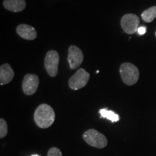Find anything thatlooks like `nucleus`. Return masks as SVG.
<instances>
[{
  "label": "nucleus",
  "instance_id": "1a4fd4ad",
  "mask_svg": "<svg viewBox=\"0 0 156 156\" xmlns=\"http://www.w3.org/2000/svg\"><path fill=\"white\" fill-rule=\"evenodd\" d=\"M17 34L26 40H34L37 37V32L34 27L26 24H21L16 28Z\"/></svg>",
  "mask_w": 156,
  "mask_h": 156
},
{
  "label": "nucleus",
  "instance_id": "2eb2a0df",
  "mask_svg": "<svg viewBox=\"0 0 156 156\" xmlns=\"http://www.w3.org/2000/svg\"><path fill=\"white\" fill-rule=\"evenodd\" d=\"M47 156H62V153L58 147H54L48 150Z\"/></svg>",
  "mask_w": 156,
  "mask_h": 156
},
{
  "label": "nucleus",
  "instance_id": "f3484780",
  "mask_svg": "<svg viewBox=\"0 0 156 156\" xmlns=\"http://www.w3.org/2000/svg\"><path fill=\"white\" fill-rule=\"evenodd\" d=\"M31 156H40V155H31Z\"/></svg>",
  "mask_w": 156,
  "mask_h": 156
},
{
  "label": "nucleus",
  "instance_id": "7ed1b4c3",
  "mask_svg": "<svg viewBox=\"0 0 156 156\" xmlns=\"http://www.w3.org/2000/svg\"><path fill=\"white\" fill-rule=\"evenodd\" d=\"M83 138L89 145L98 149L104 148L108 144L106 136L94 129H90L84 132Z\"/></svg>",
  "mask_w": 156,
  "mask_h": 156
},
{
  "label": "nucleus",
  "instance_id": "6e6552de",
  "mask_svg": "<svg viewBox=\"0 0 156 156\" xmlns=\"http://www.w3.org/2000/svg\"><path fill=\"white\" fill-rule=\"evenodd\" d=\"M39 78L34 74H27L23 80L22 87L23 93L27 95H34L38 90Z\"/></svg>",
  "mask_w": 156,
  "mask_h": 156
},
{
  "label": "nucleus",
  "instance_id": "4468645a",
  "mask_svg": "<svg viewBox=\"0 0 156 156\" xmlns=\"http://www.w3.org/2000/svg\"><path fill=\"white\" fill-rule=\"evenodd\" d=\"M8 132V126L6 121L3 119H0V138H4L7 136Z\"/></svg>",
  "mask_w": 156,
  "mask_h": 156
},
{
  "label": "nucleus",
  "instance_id": "f8f14e48",
  "mask_svg": "<svg viewBox=\"0 0 156 156\" xmlns=\"http://www.w3.org/2000/svg\"><path fill=\"white\" fill-rule=\"evenodd\" d=\"M142 20L146 23H151L156 17V6L145 9L141 15Z\"/></svg>",
  "mask_w": 156,
  "mask_h": 156
},
{
  "label": "nucleus",
  "instance_id": "f03ea898",
  "mask_svg": "<svg viewBox=\"0 0 156 156\" xmlns=\"http://www.w3.org/2000/svg\"><path fill=\"white\" fill-rule=\"evenodd\" d=\"M119 73L123 83L126 85H135L140 77V73L138 68L129 62L123 63L120 66Z\"/></svg>",
  "mask_w": 156,
  "mask_h": 156
},
{
  "label": "nucleus",
  "instance_id": "a211bd4d",
  "mask_svg": "<svg viewBox=\"0 0 156 156\" xmlns=\"http://www.w3.org/2000/svg\"><path fill=\"white\" fill-rule=\"evenodd\" d=\"M155 36H156V30H155Z\"/></svg>",
  "mask_w": 156,
  "mask_h": 156
},
{
  "label": "nucleus",
  "instance_id": "f257e3e1",
  "mask_svg": "<svg viewBox=\"0 0 156 156\" xmlns=\"http://www.w3.org/2000/svg\"><path fill=\"white\" fill-rule=\"evenodd\" d=\"M56 115L54 109L49 105L43 103L36 109L34 121L38 127L46 129L50 127L55 121Z\"/></svg>",
  "mask_w": 156,
  "mask_h": 156
},
{
  "label": "nucleus",
  "instance_id": "0eeeda50",
  "mask_svg": "<svg viewBox=\"0 0 156 156\" xmlns=\"http://www.w3.org/2000/svg\"><path fill=\"white\" fill-rule=\"evenodd\" d=\"M83 53L80 48L74 45L69 46L68 49L67 59L69 67L72 69H77L83 63Z\"/></svg>",
  "mask_w": 156,
  "mask_h": 156
},
{
  "label": "nucleus",
  "instance_id": "dca6fc26",
  "mask_svg": "<svg viewBox=\"0 0 156 156\" xmlns=\"http://www.w3.org/2000/svg\"><path fill=\"white\" fill-rule=\"evenodd\" d=\"M146 31H147V28H146L145 26H140L137 29V33L138 34L142 36V35L145 34Z\"/></svg>",
  "mask_w": 156,
  "mask_h": 156
},
{
  "label": "nucleus",
  "instance_id": "ddd939ff",
  "mask_svg": "<svg viewBox=\"0 0 156 156\" xmlns=\"http://www.w3.org/2000/svg\"><path fill=\"white\" fill-rule=\"evenodd\" d=\"M99 113H100L101 117L107 119L112 122H116L119 121V116L113 111L108 110L107 108H102L99 111Z\"/></svg>",
  "mask_w": 156,
  "mask_h": 156
},
{
  "label": "nucleus",
  "instance_id": "20e7f679",
  "mask_svg": "<svg viewBox=\"0 0 156 156\" xmlns=\"http://www.w3.org/2000/svg\"><path fill=\"white\" fill-rule=\"evenodd\" d=\"M90 79V74L83 68H80L69 80L68 84L70 88L73 90L83 88L87 85Z\"/></svg>",
  "mask_w": 156,
  "mask_h": 156
},
{
  "label": "nucleus",
  "instance_id": "39448f33",
  "mask_svg": "<svg viewBox=\"0 0 156 156\" xmlns=\"http://www.w3.org/2000/svg\"><path fill=\"white\" fill-rule=\"evenodd\" d=\"M59 63V55L55 50L48 51L45 56L44 66L48 75L56 77L58 73V66Z\"/></svg>",
  "mask_w": 156,
  "mask_h": 156
},
{
  "label": "nucleus",
  "instance_id": "423d86ee",
  "mask_svg": "<svg viewBox=\"0 0 156 156\" xmlns=\"http://www.w3.org/2000/svg\"><path fill=\"white\" fill-rule=\"evenodd\" d=\"M140 18L134 14H126L122 17L121 20V26L127 34H134L137 32L139 28Z\"/></svg>",
  "mask_w": 156,
  "mask_h": 156
},
{
  "label": "nucleus",
  "instance_id": "9b49d317",
  "mask_svg": "<svg viewBox=\"0 0 156 156\" xmlns=\"http://www.w3.org/2000/svg\"><path fill=\"white\" fill-rule=\"evenodd\" d=\"M3 5L7 10L18 12L25 8L26 2L25 0H4Z\"/></svg>",
  "mask_w": 156,
  "mask_h": 156
},
{
  "label": "nucleus",
  "instance_id": "9d476101",
  "mask_svg": "<svg viewBox=\"0 0 156 156\" xmlns=\"http://www.w3.org/2000/svg\"><path fill=\"white\" fill-rule=\"evenodd\" d=\"M15 72L9 64H4L0 67V85H7L12 80Z\"/></svg>",
  "mask_w": 156,
  "mask_h": 156
}]
</instances>
